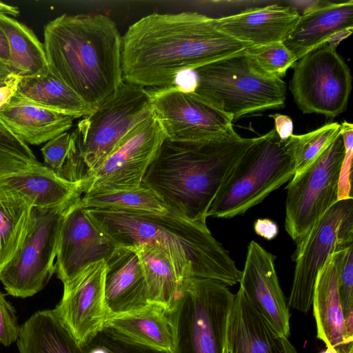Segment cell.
I'll return each mask as SVG.
<instances>
[{
    "mask_svg": "<svg viewBox=\"0 0 353 353\" xmlns=\"http://www.w3.org/2000/svg\"><path fill=\"white\" fill-rule=\"evenodd\" d=\"M248 46L219 30L212 17L195 12L152 13L122 37L123 77L146 89L174 85L179 74Z\"/></svg>",
    "mask_w": 353,
    "mask_h": 353,
    "instance_id": "1",
    "label": "cell"
},
{
    "mask_svg": "<svg viewBox=\"0 0 353 353\" xmlns=\"http://www.w3.org/2000/svg\"><path fill=\"white\" fill-rule=\"evenodd\" d=\"M254 140L234 129L208 141L165 139L142 185L152 190L169 212L207 225L208 209L221 185Z\"/></svg>",
    "mask_w": 353,
    "mask_h": 353,
    "instance_id": "2",
    "label": "cell"
},
{
    "mask_svg": "<svg viewBox=\"0 0 353 353\" xmlns=\"http://www.w3.org/2000/svg\"><path fill=\"white\" fill-rule=\"evenodd\" d=\"M49 70L97 109L123 83L122 36L116 23L101 14H63L44 27Z\"/></svg>",
    "mask_w": 353,
    "mask_h": 353,
    "instance_id": "3",
    "label": "cell"
},
{
    "mask_svg": "<svg viewBox=\"0 0 353 353\" xmlns=\"http://www.w3.org/2000/svg\"><path fill=\"white\" fill-rule=\"evenodd\" d=\"M93 223L117 247L159 245L168 254L179 280L196 276L234 285L241 277L228 252L207 225L168 211L152 212L84 208Z\"/></svg>",
    "mask_w": 353,
    "mask_h": 353,
    "instance_id": "4",
    "label": "cell"
},
{
    "mask_svg": "<svg viewBox=\"0 0 353 353\" xmlns=\"http://www.w3.org/2000/svg\"><path fill=\"white\" fill-rule=\"evenodd\" d=\"M294 136L281 140L274 128L254 138L221 185L207 216L243 214L290 181L295 173Z\"/></svg>",
    "mask_w": 353,
    "mask_h": 353,
    "instance_id": "5",
    "label": "cell"
},
{
    "mask_svg": "<svg viewBox=\"0 0 353 353\" xmlns=\"http://www.w3.org/2000/svg\"><path fill=\"white\" fill-rule=\"evenodd\" d=\"M194 72L192 93L232 120L285 105L284 81L265 71L245 50Z\"/></svg>",
    "mask_w": 353,
    "mask_h": 353,
    "instance_id": "6",
    "label": "cell"
},
{
    "mask_svg": "<svg viewBox=\"0 0 353 353\" xmlns=\"http://www.w3.org/2000/svg\"><path fill=\"white\" fill-rule=\"evenodd\" d=\"M234 294L210 279L188 276L170 318L174 334L172 353H223Z\"/></svg>",
    "mask_w": 353,
    "mask_h": 353,
    "instance_id": "7",
    "label": "cell"
},
{
    "mask_svg": "<svg viewBox=\"0 0 353 353\" xmlns=\"http://www.w3.org/2000/svg\"><path fill=\"white\" fill-rule=\"evenodd\" d=\"M152 115L148 90L124 81L116 94L84 117L74 132L87 172L97 168L123 138Z\"/></svg>",
    "mask_w": 353,
    "mask_h": 353,
    "instance_id": "8",
    "label": "cell"
},
{
    "mask_svg": "<svg viewBox=\"0 0 353 353\" xmlns=\"http://www.w3.org/2000/svg\"><path fill=\"white\" fill-rule=\"evenodd\" d=\"M77 199L56 208H32L26 237L0 273V281L8 294L32 296L48 283L55 272L54 259L63 220Z\"/></svg>",
    "mask_w": 353,
    "mask_h": 353,
    "instance_id": "9",
    "label": "cell"
},
{
    "mask_svg": "<svg viewBox=\"0 0 353 353\" xmlns=\"http://www.w3.org/2000/svg\"><path fill=\"white\" fill-rule=\"evenodd\" d=\"M345 146L341 134L286 186L285 228L299 245L316 222L337 202Z\"/></svg>",
    "mask_w": 353,
    "mask_h": 353,
    "instance_id": "10",
    "label": "cell"
},
{
    "mask_svg": "<svg viewBox=\"0 0 353 353\" xmlns=\"http://www.w3.org/2000/svg\"><path fill=\"white\" fill-rule=\"evenodd\" d=\"M353 245V198L334 203L313 225L292 256L295 262L288 306L303 312L312 304L319 271L334 252Z\"/></svg>",
    "mask_w": 353,
    "mask_h": 353,
    "instance_id": "11",
    "label": "cell"
},
{
    "mask_svg": "<svg viewBox=\"0 0 353 353\" xmlns=\"http://www.w3.org/2000/svg\"><path fill=\"white\" fill-rule=\"evenodd\" d=\"M299 59L290 83L299 109L330 118L341 114L348 102L352 76L336 48L325 44Z\"/></svg>",
    "mask_w": 353,
    "mask_h": 353,
    "instance_id": "12",
    "label": "cell"
},
{
    "mask_svg": "<svg viewBox=\"0 0 353 353\" xmlns=\"http://www.w3.org/2000/svg\"><path fill=\"white\" fill-rule=\"evenodd\" d=\"M165 139L164 132L152 114L134 127L101 164L83 178V193L139 188Z\"/></svg>",
    "mask_w": 353,
    "mask_h": 353,
    "instance_id": "13",
    "label": "cell"
},
{
    "mask_svg": "<svg viewBox=\"0 0 353 353\" xmlns=\"http://www.w3.org/2000/svg\"><path fill=\"white\" fill-rule=\"evenodd\" d=\"M152 114L165 139L194 142L214 139L233 130V120L176 85L147 89Z\"/></svg>",
    "mask_w": 353,
    "mask_h": 353,
    "instance_id": "14",
    "label": "cell"
},
{
    "mask_svg": "<svg viewBox=\"0 0 353 353\" xmlns=\"http://www.w3.org/2000/svg\"><path fill=\"white\" fill-rule=\"evenodd\" d=\"M81 196L69 207L59 237L54 266L63 289L90 265L108 261L117 248L80 205Z\"/></svg>",
    "mask_w": 353,
    "mask_h": 353,
    "instance_id": "15",
    "label": "cell"
},
{
    "mask_svg": "<svg viewBox=\"0 0 353 353\" xmlns=\"http://www.w3.org/2000/svg\"><path fill=\"white\" fill-rule=\"evenodd\" d=\"M105 261L84 269L66 288L54 309L77 343L87 345L104 327L107 312L104 296Z\"/></svg>",
    "mask_w": 353,
    "mask_h": 353,
    "instance_id": "16",
    "label": "cell"
},
{
    "mask_svg": "<svg viewBox=\"0 0 353 353\" xmlns=\"http://www.w3.org/2000/svg\"><path fill=\"white\" fill-rule=\"evenodd\" d=\"M276 256L252 241L248 247L240 288L280 334L290 336V313L275 270Z\"/></svg>",
    "mask_w": 353,
    "mask_h": 353,
    "instance_id": "17",
    "label": "cell"
},
{
    "mask_svg": "<svg viewBox=\"0 0 353 353\" xmlns=\"http://www.w3.org/2000/svg\"><path fill=\"white\" fill-rule=\"evenodd\" d=\"M228 353H297L288 337L279 333L239 288L228 316Z\"/></svg>",
    "mask_w": 353,
    "mask_h": 353,
    "instance_id": "18",
    "label": "cell"
},
{
    "mask_svg": "<svg viewBox=\"0 0 353 353\" xmlns=\"http://www.w3.org/2000/svg\"><path fill=\"white\" fill-rule=\"evenodd\" d=\"M347 248L329 256L317 275L312 299L317 337L333 353H353L339 292V269Z\"/></svg>",
    "mask_w": 353,
    "mask_h": 353,
    "instance_id": "19",
    "label": "cell"
},
{
    "mask_svg": "<svg viewBox=\"0 0 353 353\" xmlns=\"http://www.w3.org/2000/svg\"><path fill=\"white\" fill-rule=\"evenodd\" d=\"M105 263L107 319L137 311L149 303L142 265L133 248L117 247Z\"/></svg>",
    "mask_w": 353,
    "mask_h": 353,
    "instance_id": "20",
    "label": "cell"
},
{
    "mask_svg": "<svg viewBox=\"0 0 353 353\" xmlns=\"http://www.w3.org/2000/svg\"><path fill=\"white\" fill-rule=\"evenodd\" d=\"M299 17L297 10L290 6L271 4L213 18V23L230 37L256 46L283 42Z\"/></svg>",
    "mask_w": 353,
    "mask_h": 353,
    "instance_id": "21",
    "label": "cell"
},
{
    "mask_svg": "<svg viewBox=\"0 0 353 353\" xmlns=\"http://www.w3.org/2000/svg\"><path fill=\"white\" fill-rule=\"evenodd\" d=\"M0 184L18 192L33 207L44 209L63 205L83 194L82 180L68 181L41 163L0 176Z\"/></svg>",
    "mask_w": 353,
    "mask_h": 353,
    "instance_id": "22",
    "label": "cell"
},
{
    "mask_svg": "<svg viewBox=\"0 0 353 353\" xmlns=\"http://www.w3.org/2000/svg\"><path fill=\"white\" fill-rule=\"evenodd\" d=\"M353 28V1L333 3L301 15L283 41L298 59L325 45L337 32Z\"/></svg>",
    "mask_w": 353,
    "mask_h": 353,
    "instance_id": "23",
    "label": "cell"
},
{
    "mask_svg": "<svg viewBox=\"0 0 353 353\" xmlns=\"http://www.w3.org/2000/svg\"><path fill=\"white\" fill-rule=\"evenodd\" d=\"M0 119L26 144L38 145L67 132L74 119L12 97L0 110Z\"/></svg>",
    "mask_w": 353,
    "mask_h": 353,
    "instance_id": "24",
    "label": "cell"
},
{
    "mask_svg": "<svg viewBox=\"0 0 353 353\" xmlns=\"http://www.w3.org/2000/svg\"><path fill=\"white\" fill-rule=\"evenodd\" d=\"M13 97L71 116L74 119L84 117L96 110L48 68L32 76L20 77Z\"/></svg>",
    "mask_w": 353,
    "mask_h": 353,
    "instance_id": "25",
    "label": "cell"
},
{
    "mask_svg": "<svg viewBox=\"0 0 353 353\" xmlns=\"http://www.w3.org/2000/svg\"><path fill=\"white\" fill-rule=\"evenodd\" d=\"M104 327L133 342L173 351L174 334L170 314L158 304L150 303L137 311L108 319Z\"/></svg>",
    "mask_w": 353,
    "mask_h": 353,
    "instance_id": "26",
    "label": "cell"
},
{
    "mask_svg": "<svg viewBox=\"0 0 353 353\" xmlns=\"http://www.w3.org/2000/svg\"><path fill=\"white\" fill-rule=\"evenodd\" d=\"M19 353H86L54 310L34 312L21 326Z\"/></svg>",
    "mask_w": 353,
    "mask_h": 353,
    "instance_id": "27",
    "label": "cell"
},
{
    "mask_svg": "<svg viewBox=\"0 0 353 353\" xmlns=\"http://www.w3.org/2000/svg\"><path fill=\"white\" fill-rule=\"evenodd\" d=\"M130 248L137 254L142 265L149 303L158 304L171 312L176 305L181 282L165 250L147 243Z\"/></svg>",
    "mask_w": 353,
    "mask_h": 353,
    "instance_id": "28",
    "label": "cell"
},
{
    "mask_svg": "<svg viewBox=\"0 0 353 353\" xmlns=\"http://www.w3.org/2000/svg\"><path fill=\"white\" fill-rule=\"evenodd\" d=\"M32 208L25 196L0 184V273L26 237Z\"/></svg>",
    "mask_w": 353,
    "mask_h": 353,
    "instance_id": "29",
    "label": "cell"
},
{
    "mask_svg": "<svg viewBox=\"0 0 353 353\" xmlns=\"http://www.w3.org/2000/svg\"><path fill=\"white\" fill-rule=\"evenodd\" d=\"M0 28L8 40V65L14 74L32 76L48 68L43 43L31 29L3 14H0Z\"/></svg>",
    "mask_w": 353,
    "mask_h": 353,
    "instance_id": "30",
    "label": "cell"
},
{
    "mask_svg": "<svg viewBox=\"0 0 353 353\" xmlns=\"http://www.w3.org/2000/svg\"><path fill=\"white\" fill-rule=\"evenodd\" d=\"M83 208L107 209L164 214L168 210L159 197L150 189L139 188L94 194H85L79 199Z\"/></svg>",
    "mask_w": 353,
    "mask_h": 353,
    "instance_id": "31",
    "label": "cell"
},
{
    "mask_svg": "<svg viewBox=\"0 0 353 353\" xmlns=\"http://www.w3.org/2000/svg\"><path fill=\"white\" fill-rule=\"evenodd\" d=\"M341 134V124L329 123L301 135L294 136L295 173L303 171Z\"/></svg>",
    "mask_w": 353,
    "mask_h": 353,
    "instance_id": "32",
    "label": "cell"
},
{
    "mask_svg": "<svg viewBox=\"0 0 353 353\" xmlns=\"http://www.w3.org/2000/svg\"><path fill=\"white\" fill-rule=\"evenodd\" d=\"M245 50L267 72L281 79L297 59L283 42L250 46Z\"/></svg>",
    "mask_w": 353,
    "mask_h": 353,
    "instance_id": "33",
    "label": "cell"
},
{
    "mask_svg": "<svg viewBox=\"0 0 353 353\" xmlns=\"http://www.w3.org/2000/svg\"><path fill=\"white\" fill-rule=\"evenodd\" d=\"M41 151L46 165L63 177L68 161L78 151L75 132L57 135L47 141Z\"/></svg>",
    "mask_w": 353,
    "mask_h": 353,
    "instance_id": "34",
    "label": "cell"
},
{
    "mask_svg": "<svg viewBox=\"0 0 353 353\" xmlns=\"http://www.w3.org/2000/svg\"><path fill=\"white\" fill-rule=\"evenodd\" d=\"M339 292L347 335L353 339V245L349 247L340 266Z\"/></svg>",
    "mask_w": 353,
    "mask_h": 353,
    "instance_id": "35",
    "label": "cell"
},
{
    "mask_svg": "<svg viewBox=\"0 0 353 353\" xmlns=\"http://www.w3.org/2000/svg\"><path fill=\"white\" fill-rule=\"evenodd\" d=\"M92 341L101 347L105 353H172L133 342L108 327H103Z\"/></svg>",
    "mask_w": 353,
    "mask_h": 353,
    "instance_id": "36",
    "label": "cell"
},
{
    "mask_svg": "<svg viewBox=\"0 0 353 353\" xmlns=\"http://www.w3.org/2000/svg\"><path fill=\"white\" fill-rule=\"evenodd\" d=\"M341 135L342 136L345 154L341 166L337 201L353 198L352 195V164L353 154V125L344 121L341 124Z\"/></svg>",
    "mask_w": 353,
    "mask_h": 353,
    "instance_id": "37",
    "label": "cell"
},
{
    "mask_svg": "<svg viewBox=\"0 0 353 353\" xmlns=\"http://www.w3.org/2000/svg\"><path fill=\"white\" fill-rule=\"evenodd\" d=\"M20 330L14 307L0 291V343L9 346L17 341Z\"/></svg>",
    "mask_w": 353,
    "mask_h": 353,
    "instance_id": "38",
    "label": "cell"
},
{
    "mask_svg": "<svg viewBox=\"0 0 353 353\" xmlns=\"http://www.w3.org/2000/svg\"><path fill=\"white\" fill-rule=\"evenodd\" d=\"M0 149L18 156L32 165H39L33 152L28 144L20 139L0 119Z\"/></svg>",
    "mask_w": 353,
    "mask_h": 353,
    "instance_id": "39",
    "label": "cell"
},
{
    "mask_svg": "<svg viewBox=\"0 0 353 353\" xmlns=\"http://www.w3.org/2000/svg\"><path fill=\"white\" fill-rule=\"evenodd\" d=\"M32 165H34L18 156L0 149V176L25 170Z\"/></svg>",
    "mask_w": 353,
    "mask_h": 353,
    "instance_id": "40",
    "label": "cell"
},
{
    "mask_svg": "<svg viewBox=\"0 0 353 353\" xmlns=\"http://www.w3.org/2000/svg\"><path fill=\"white\" fill-rule=\"evenodd\" d=\"M274 121V129L281 140H286L293 134V122L287 115L281 114H270Z\"/></svg>",
    "mask_w": 353,
    "mask_h": 353,
    "instance_id": "41",
    "label": "cell"
},
{
    "mask_svg": "<svg viewBox=\"0 0 353 353\" xmlns=\"http://www.w3.org/2000/svg\"><path fill=\"white\" fill-rule=\"evenodd\" d=\"M255 232L267 240L276 237L279 229L277 224L268 219H257L254 225Z\"/></svg>",
    "mask_w": 353,
    "mask_h": 353,
    "instance_id": "42",
    "label": "cell"
},
{
    "mask_svg": "<svg viewBox=\"0 0 353 353\" xmlns=\"http://www.w3.org/2000/svg\"><path fill=\"white\" fill-rule=\"evenodd\" d=\"M330 2L323 0H298L288 1V6L296 9L301 16L323 7Z\"/></svg>",
    "mask_w": 353,
    "mask_h": 353,
    "instance_id": "43",
    "label": "cell"
},
{
    "mask_svg": "<svg viewBox=\"0 0 353 353\" xmlns=\"http://www.w3.org/2000/svg\"><path fill=\"white\" fill-rule=\"evenodd\" d=\"M20 77L14 74L3 85L0 86V110L14 96Z\"/></svg>",
    "mask_w": 353,
    "mask_h": 353,
    "instance_id": "44",
    "label": "cell"
},
{
    "mask_svg": "<svg viewBox=\"0 0 353 353\" xmlns=\"http://www.w3.org/2000/svg\"><path fill=\"white\" fill-rule=\"evenodd\" d=\"M352 29H344L337 32L330 37L325 44L331 48H336L343 40L347 38L352 33Z\"/></svg>",
    "mask_w": 353,
    "mask_h": 353,
    "instance_id": "45",
    "label": "cell"
},
{
    "mask_svg": "<svg viewBox=\"0 0 353 353\" xmlns=\"http://www.w3.org/2000/svg\"><path fill=\"white\" fill-rule=\"evenodd\" d=\"M10 51L7 38L0 28V61L8 65Z\"/></svg>",
    "mask_w": 353,
    "mask_h": 353,
    "instance_id": "46",
    "label": "cell"
},
{
    "mask_svg": "<svg viewBox=\"0 0 353 353\" xmlns=\"http://www.w3.org/2000/svg\"><path fill=\"white\" fill-rule=\"evenodd\" d=\"M0 14H6L7 16L17 17L19 14V10L17 7L0 1Z\"/></svg>",
    "mask_w": 353,
    "mask_h": 353,
    "instance_id": "47",
    "label": "cell"
},
{
    "mask_svg": "<svg viewBox=\"0 0 353 353\" xmlns=\"http://www.w3.org/2000/svg\"><path fill=\"white\" fill-rule=\"evenodd\" d=\"M14 74L9 65L0 61V75L10 76Z\"/></svg>",
    "mask_w": 353,
    "mask_h": 353,
    "instance_id": "48",
    "label": "cell"
},
{
    "mask_svg": "<svg viewBox=\"0 0 353 353\" xmlns=\"http://www.w3.org/2000/svg\"><path fill=\"white\" fill-rule=\"evenodd\" d=\"M14 74L9 77L0 79V86L5 85L12 78Z\"/></svg>",
    "mask_w": 353,
    "mask_h": 353,
    "instance_id": "49",
    "label": "cell"
},
{
    "mask_svg": "<svg viewBox=\"0 0 353 353\" xmlns=\"http://www.w3.org/2000/svg\"><path fill=\"white\" fill-rule=\"evenodd\" d=\"M321 353H333L332 352L328 350H326L325 351L321 352Z\"/></svg>",
    "mask_w": 353,
    "mask_h": 353,
    "instance_id": "50",
    "label": "cell"
},
{
    "mask_svg": "<svg viewBox=\"0 0 353 353\" xmlns=\"http://www.w3.org/2000/svg\"><path fill=\"white\" fill-rule=\"evenodd\" d=\"M9 77V76L0 75V79H1V78H4V77Z\"/></svg>",
    "mask_w": 353,
    "mask_h": 353,
    "instance_id": "51",
    "label": "cell"
},
{
    "mask_svg": "<svg viewBox=\"0 0 353 353\" xmlns=\"http://www.w3.org/2000/svg\"><path fill=\"white\" fill-rule=\"evenodd\" d=\"M223 353H228V352H227V350H226L225 347V349H224Z\"/></svg>",
    "mask_w": 353,
    "mask_h": 353,
    "instance_id": "52",
    "label": "cell"
}]
</instances>
